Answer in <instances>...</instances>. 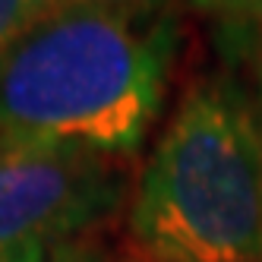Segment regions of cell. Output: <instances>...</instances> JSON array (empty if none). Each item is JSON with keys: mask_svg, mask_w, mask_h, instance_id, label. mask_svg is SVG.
Masks as SVG:
<instances>
[{"mask_svg": "<svg viewBox=\"0 0 262 262\" xmlns=\"http://www.w3.org/2000/svg\"><path fill=\"white\" fill-rule=\"evenodd\" d=\"M180 26L57 4L0 57V136L136 155L161 117Z\"/></svg>", "mask_w": 262, "mask_h": 262, "instance_id": "obj_1", "label": "cell"}, {"mask_svg": "<svg viewBox=\"0 0 262 262\" xmlns=\"http://www.w3.org/2000/svg\"><path fill=\"white\" fill-rule=\"evenodd\" d=\"M142 262H262V104L231 76L183 95L129 205Z\"/></svg>", "mask_w": 262, "mask_h": 262, "instance_id": "obj_2", "label": "cell"}, {"mask_svg": "<svg viewBox=\"0 0 262 262\" xmlns=\"http://www.w3.org/2000/svg\"><path fill=\"white\" fill-rule=\"evenodd\" d=\"M117 158L63 142L0 136V262H51L120 205Z\"/></svg>", "mask_w": 262, "mask_h": 262, "instance_id": "obj_3", "label": "cell"}, {"mask_svg": "<svg viewBox=\"0 0 262 262\" xmlns=\"http://www.w3.org/2000/svg\"><path fill=\"white\" fill-rule=\"evenodd\" d=\"M193 10L209 16L224 29V35H247V29L262 26V0H190Z\"/></svg>", "mask_w": 262, "mask_h": 262, "instance_id": "obj_4", "label": "cell"}, {"mask_svg": "<svg viewBox=\"0 0 262 262\" xmlns=\"http://www.w3.org/2000/svg\"><path fill=\"white\" fill-rule=\"evenodd\" d=\"M60 0H0V57Z\"/></svg>", "mask_w": 262, "mask_h": 262, "instance_id": "obj_5", "label": "cell"}, {"mask_svg": "<svg viewBox=\"0 0 262 262\" xmlns=\"http://www.w3.org/2000/svg\"><path fill=\"white\" fill-rule=\"evenodd\" d=\"M70 7H98L111 13H129V16H155L171 10V0H60Z\"/></svg>", "mask_w": 262, "mask_h": 262, "instance_id": "obj_6", "label": "cell"}, {"mask_svg": "<svg viewBox=\"0 0 262 262\" xmlns=\"http://www.w3.org/2000/svg\"><path fill=\"white\" fill-rule=\"evenodd\" d=\"M51 262H111V259L104 256V250L92 237H79V240L67 243L63 250H57V256Z\"/></svg>", "mask_w": 262, "mask_h": 262, "instance_id": "obj_7", "label": "cell"}, {"mask_svg": "<svg viewBox=\"0 0 262 262\" xmlns=\"http://www.w3.org/2000/svg\"><path fill=\"white\" fill-rule=\"evenodd\" d=\"M256 98L262 104V26L256 29Z\"/></svg>", "mask_w": 262, "mask_h": 262, "instance_id": "obj_8", "label": "cell"}]
</instances>
